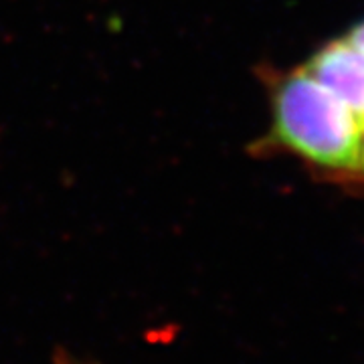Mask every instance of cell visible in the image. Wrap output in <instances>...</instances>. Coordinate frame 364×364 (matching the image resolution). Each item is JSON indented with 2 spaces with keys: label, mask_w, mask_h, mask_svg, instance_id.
<instances>
[{
  "label": "cell",
  "mask_w": 364,
  "mask_h": 364,
  "mask_svg": "<svg viewBox=\"0 0 364 364\" xmlns=\"http://www.w3.org/2000/svg\"><path fill=\"white\" fill-rule=\"evenodd\" d=\"M269 100L272 126L265 142L316 170L360 172L363 132L356 119L304 67L275 75Z\"/></svg>",
  "instance_id": "1"
},
{
  "label": "cell",
  "mask_w": 364,
  "mask_h": 364,
  "mask_svg": "<svg viewBox=\"0 0 364 364\" xmlns=\"http://www.w3.org/2000/svg\"><path fill=\"white\" fill-rule=\"evenodd\" d=\"M301 67L356 119L364 138V49L346 35L328 41Z\"/></svg>",
  "instance_id": "2"
},
{
  "label": "cell",
  "mask_w": 364,
  "mask_h": 364,
  "mask_svg": "<svg viewBox=\"0 0 364 364\" xmlns=\"http://www.w3.org/2000/svg\"><path fill=\"white\" fill-rule=\"evenodd\" d=\"M346 37H348L352 43H356L358 47H363L364 49V21L363 23H358L356 26H352L350 31L346 33Z\"/></svg>",
  "instance_id": "3"
},
{
  "label": "cell",
  "mask_w": 364,
  "mask_h": 364,
  "mask_svg": "<svg viewBox=\"0 0 364 364\" xmlns=\"http://www.w3.org/2000/svg\"><path fill=\"white\" fill-rule=\"evenodd\" d=\"M360 172L364 174V138H363V152H360Z\"/></svg>",
  "instance_id": "4"
}]
</instances>
